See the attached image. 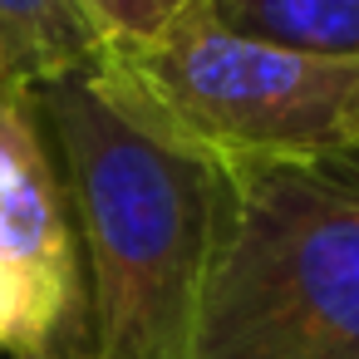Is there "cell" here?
Listing matches in <instances>:
<instances>
[{"instance_id": "cell-8", "label": "cell", "mask_w": 359, "mask_h": 359, "mask_svg": "<svg viewBox=\"0 0 359 359\" xmlns=\"http://www.w3.org/2000/svg\"><path fill=\"white\" fill-rule=\"evenodd\" d=\"M330 163H339L344 172H354V177H359V148H349V153H339V158H330Z\"/></svg>"}, {"instance_id": "cell-6", "label": "cell", "mask_w": 359, "mask_h": 359, "mask_svg": "<svg viewBox=\"0 0 359 359\" xmlns=\"http://www.w3.org/2000/svg\"><path fill=\"white\" fill-rule=\"evenodd\" d=\"M207 15L251 40L359 60V0H212Z\"/></svg>"}, {"instance_id": "cell-5", "label": "cell", "mask_w": 359, "mask_h": 359, "mask_svg": "<svg viewBox=\"0 0 359 359\" xmlns=\"http://www.w3.org/2000/svg\"><path fill=\"white\" fill-rule=\"evenodd\" d=\"M94 60L99 40L69 0H0V89L25 94Z\"/></svg>"}, {"instance_id": "cell-3", "label": "cell", "mask_w": 359, "mask_h": 359, "mask_svg": "<svg viewBox=\"0 0 359 359\" xmlns=\"http://www.w3.org/2000/svg\"><path fill=\"white\" fill-rule=\"evenodd\" d=\"M94 79L138 123L222 168H315L359 148V60L251 40L207 11L148 45L99 50Z\"/></svg>"}, {"instance_id": "cell-1", "label": "cell", "mask_w": 359, "mask_h": 359, "mask_svg": "<svg viewBox=\"0 0 359 359\" xmlns=\"http://www.w3.org/2000/svg\"><path fill=\"white\" fill-rule=\"evenodd\" d=\"M79 241L74 359H187L231 172L109 99L89 69L25 89Z\"/></svg>"}, {"instance_id": "cell-4", "label": "cell", "mask_w": 359, "mask_h": 359, "mask_svg": "<svg viewBox=\"0 0 359 359\" xmlns=\"http://www.w3.org/2000/svg\"><path fill=\"white\" fill-rule=\"evenodd\" d=\"M0 280L40 325L50 359H74L84 305L79 241L55 158L15 89H0Z\"/></svg>"}, {"instance_id": "cell-7", "label": "cell", "mask_w": 359, "mask_h": 359, "mask_svg": "<svg viewBox=\"0 0 359 359\" xmlns=\"http://www.w3.org/2000/svg\"><path fill=\"white\" fill-rule=\"evenodd\" d=\"M94 30L99 50H123V45H148L182 25L187 15L207 11L212 0H69Z\"/></svg>"}, {"instance_id": "cell-2", "label": "cell", "mask_w": 359, "mask_h": 359, "mask_svg": "<svg viewBox=\"0 0 359 359\" xmlns=\"http://www.w3.org/2000/svg\"><path fill=\"white\" fill-rule=\"evenodd\" d=\"M226 172L187 359H359V177L339 163Z\"/></svg>"}]
</instances>
